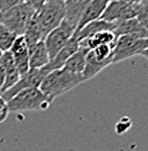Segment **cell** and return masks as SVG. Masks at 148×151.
<instances>
[{
  "mask_svg": "<svg viewBox=\"0 0 148 151\" xmlns=\"http://www.w3.org/2000/svg\"><path fill=\"white\" fill-rule=\"evenodd\" d=\"M113 33L115 37H119L121 35H130V36L138 38L148 37V32L140 24V22L136 20V18L114 22Z\"/></svg>",
  "mask_w": 148,
  "mask_h": 151,
  "instance_id": "obj_11",
  "label": "cell"
},
{
  "mask_svg": "<svg viewBox=\"0 0 148 151\" xmlns=\"http://www.w3.org/2000/svg\"><path fill=\"white\" fill-rule=\"evenodd\" d=\"M78 49H79V42L73 36V37L67 42V44L58 51V54L44 66V69L48 72H50L53 70L62 69L63 65H64V63L67 62V59L70 56H73Z\"/></svg>",
  "mask_w": 148,
  "mask_h": 151,
  "instance_id": "obj_13",
  "label": "cell"
},
{
  "mask_svg": "<svg viewBox=\"0 0 148 151\" xmlns=\"http://www.w3.org/2000/svg\"><path fill=\"white\" fill-rule=\"evenodd\" d=\"M0 65L4 68L5 70V84L0 91V94L4 93L5 91L9 90L12 86H14L20 79V73H19L18 69L15 66V63H14V59L13 56L11 54V51H5V52H1L0 54Z\"/></svg>",
  "mask_w": 148,
  "mask_h": 151,
  "instance_id": "obj_10",
  "label": "cell"
},
{
  "mask_svg": "<svg viewBox=\"0 0 148 151\" xmlns=\"http://www.w3.org/2000/svg\"><path fill=\"white\" fill-rule=\"evenodd\" d=\"M104 30H114V23L113 22H107L105 20L98 19L91 21L89 23H86L83 28H81L79 30L75 32L74 36L78 42H82L84 40L92 37L93 35H96L97 33L104 32Z\"/></svg>",
  "mask_w": 148,
  "mask_h": 151,
  "instance_id": "obj_14",
  "label": "cell"
},
{
  "mask_svg": "<svg viewBox=\"0 0 148 151\" xmlns=\"http://www.w3.org/2000/svg\"><path fill=\"white\" fill-rule=\"evenodd\" d=\"M63 1H64V0H63Z\"/></svg>",
  "mask_w": 148,
  "mask_h": 151,
  "instance_id": "obj_33",
  "label": "cell"
},
{
  "mask_svg": "<svg viewBox=\"0 0 148 151\" xmlns=\"http://www.w3.org/2000/svg\"><path fill=\"white\" fill-rule=\"evenodd\" d=\"M18 35H15L13 32H11L8 28H6L1 22H0V54L8 51L17 38Z\"/></svg>",
  "mask_w": 148,
  "mask_h": 151,
  "instance_id": "obj_21",
  "label": "cell"
},
{
  "mask_svg": "<svg viewBox=\"0 0 148 151\" xmlns=\"http://www.w3.org/2000/svg\"><path fill=\"white\" fill-rule=\"evenodd\" d=\"M49 73L44 68L41 69H29L23 76L20 77L19 81L12 86L9 90L5 91L4 93H1V98L5 101H8L9 99H12L18 92L25 90V88H30V87H40L42 80L44 79V77Z\"/></svg>",
  "mask_w": 148,
  "mask_h": 151,
  "instance_id": "obj_7",
  "label": "cell"
},
{
  "mask_svg": "<svg viewBox=\"0 0 148 151\" xmlns=\"http://www.w3.org/2000/svg\"><path fill=\"white\" fill-rule=\"evenodd\" d=\"M147 48L148 37L138 38L130 35H121L117 37L113 45L112 64L123 62L135 55H140V52Z\"/></svg>",
  "mask_w": 148,
  "mask_h": 151,
  "instance_id": "obj_5",
  "label": "cell"
},
{
  "mask_svg": "<svg viewBox=\"0 0 148 151\" xmlns=\"http://www.w3.org/2000/svg\"><path fill=\"white\" fill-rule=\"evenodd\" d=\"M35 19L40 24L42 34L46 36L65 18V5L63 0H47L46 4L35 12Z\"/></svg>",
  "mask_w": 148,
  "mask_h": 151,
  "instance_id": "obj_3",
  "label": "cell"
},
{
  "mask_svg": "<svg viewBox=\"0 0 148 151\" xmlns=\"http://www.w3.org/2000/svg\"><path fill=\"white\" fill-rule=\"evenodd\" d=\"M109 1H118V0H109Z\"/></svg>",
  "mask_w": 148,
  "mask_h": 151,
  "instance_id": "obj_30",
  "label": "cell"
},
{
  "mask_svg": "<svg viewBox=\"0 0 148 151\" xmlns=\"http://www.w3.org/2000/svg\"><path fill=\"white\" fill-rule=\"evenodd\" d=\"M1 99H2V98H1V95H0V100H1Z\"/></svg>",
  "mask_w": 148,
  "mask_h": 151,
  "instance_id": "obj_31",
  "label": "cell"
},
{
  "mask_svg": "<svg viewBox=\"0 0 148 151\" xmlns=\"http://www.w3.org/2000/svg\"><path fill=\"white\" fill-rule=\"evenodd\" d=\"M88 51H89V49L79 47V49L75 52L74 55L67 59V62L64 63L62 69H64V70H67L69 72H73V73L82 75L83 71H84V68H85Z\"/></svg>",
  "mask_w": 148,
  "mask_h": 151,
  "instance_id": "obj_16",
  "label": "cell"
},
{
  "mask_svg": "<svg viewBox=\"0 0 148 151\" xmlns=\"http://www.w3.org/2000/svg\"><path fill=\"white\" fill-rule=\"evenodd\" d=\"M138 5L130 4L125 0H118V1H109L103 15L102 20H105L107 22H118L123 20H128L136 18L138 14Z\"/></svg>",
  "mask_w": 148,
  "mask_h": 151,
  "instance_id": "obj_8",
  "label": "cell"
},
{
  "mask_svg": "<svg viewBox=\"0 0 148 151\" xmlns=\"http://www.w3.org/2000/svg\"><path fill=\"white\" fill-rule=\"evenodd\" d=\"M84 81L85 79L82 75L69 72L64 69H58L47 73L38 88L50 102H53L57 96L67 93Z\"/></svg>",
  "mask_w": 148,
  "mask_h": 151,
  "instance_id": "obj_1",
  "label": "cell"
},
{
  "mask_svg": "<svg viewBox=\"0 0 148 151\" xmlns=\"http://www.w3.org/2000/svg\"><path fill=\"white\" fill-rule=\"evenodd\" d=\"M125 1H127L130 4H133V5H136V4H140V2H142L145 0H125Z\"/></svg>",
  "mask_w": 148,
  "mask_h": 151,
  "instance_id": "obj_29",
  "label": "cell"
},
{
  "mask_svg": "<svg viewBox=\"0 0 148 151\" xmlns=\"http://www.w3.org/2000/svg\"><path fill=\"white\" fill-rule=\"evenodd\" d=\"M46 1H47V0H25V2L29 4L35 11H38V9L46 4Z\"/></svg>",
  "mask_w": 148,
  "mask_h": 151,
  "instance_id": "obj_25",
  "label": "cell"
},
{
  "mask_svg": "<svg viewBox=\"0 0 148 151\" xmlns=\"http://www.w3.org/2000/svg\"><path fill=\"white\" fill-rule=\"evenodd\" d=\"M109 65H111V62H100L97 58H94L92 52L89 50L88 55H86V62H85V68L82 76L84 77L85 81L88 79H91L96 75H98L99 72H102L105 68H107Z\"/></svg>",
  "mask_w": 148,
  "mask_h": 151,
  "instance_id": "obj_20",
  "label": "cell"
},
{
  "mask_svg": "<svg viewBox=\"0 0 148 151\" xmlns=\"http://www.w3.org/2000/svg\"><path fill=\"white\" fill-rule=\"evenodd\" d=\"M35 9L27 2H21L13 8L0 12V22L15 35H23L28 21L35 14Z\"/></svg>",
  "mask_w": 148,
  "mask_h": 151,
  "instance_id": "obj_4",
  "label": "cell"
},
{
  "mask_svg": "<svg viewBox=\"0 0 148 151\" xmlns=\"http://www.w3.org/2000/svg\"><path fill=\"white\" fill-rule=\"evenodd\" d=\"M136 20L140 22V24L148 32V5L147 0L140 2L138 5V14Z\"/></svg>",
  "mask_w": 148,
  "mask_h": 151,
  "instance_id": "obj_23",
  "label": "cell"
},
{
  "mask_svg": "<svg viewBox=\"0 0 148 151\" xmlns=\"http://www.w3.org/2000/svg\"><path fill=\"white\" fill-rule=\"evenodd\" d=\"M140 56H142L144 58H146V59L148 60V48L147 49H145L144 51H141V52H140Z\"/></svg>",
  "mask_w": 148,
  "mask_h": 151,
  "instance_id": "obj_28",
  "label": "cell"
},
{
  "mask_svg": "<svg viewBox=\"0 0 148 151\" xmlns=\"http://www.w3.org/2000/svg\"><path fill=\"white\" fill-rule=\"evenodd\" d=\"M115 40H117V37H115V35L112 30H104V32L97 33L96 35H93L92 37L79 42V47L92 50V49L97 48L98 45H102V44H114Z\"/></svg>",
  "mask_w": 148,
  "mask_h": 151,
  "instance_id": "obj_18",
  "label": "cell"
},
{
  "mask_svg": "<svg viewBox=\"0 0 148 151\" xmlns=\"http://www.w3.org/2000/svg\"><path fill=\"white\" fill-rule=\"evenodd\" d=\"M90 1L91 0H64V5H65V18L64 19L69 21L70 23L75 24L77 28L81 15Z\"/></svg>",
  "mask_w": 148,
  "mask_h": 151,
  "instance_id": "obj_17",
  "label": "cell"
},
{
  "mask_svg": "<svg viewBox=\"0 0 148 151\" xmlns=\"http://www.w3.org/2000/svg\"><path fill=\"white\" fill-rule=\"evenodd\" d=\"M6 104L9 112L20 113L26 111H44L52 102L38 87H30L18 92Z\"/></svg>",
  "mask_w": 148,
  "mask_h": 151,
  "instance_id": "obj_2",
  "label": "cell"
},
{
  "mask_svg": "<svg viewBox=\"0 0 148 151\" xmlns=\"http://www.w3.org/2000/svg\"><path fill=\"white\" fill-rule=\"evenodd\" d=\"M131 127V122L130 123H127V124H125V123H123L121 121L117 124V127H115V130L118 132V134H123V132H125L128 128Z\"/></svg>",
  "mask_w": 148,
  "mask_h": 151,
  "instance_id": "obj_26",
  "label": "cell"
},
{
  "mask_svg": "<svg viewBox=\"0 0 148 151\" xmlns=\"http://www.w3.org/2000/svg\"><path fill=\"white\" fill-rule=\"evenodd\" d=\"M5 78H6L5 70H4V68L0 65V91H1V88H2V86H4V84H5Z\"/></svg>",
  "mask_w": 148,
  "mask_h": 151,
  "instance_id": "obj_27",
  "label": "cell"
},
{
  "mask_svg": "<svg viewBox=\"0 0 148 151\" xmlns=\"http://www.w3.org/2000/svg\"><path fill=\"white\" fill-rule=\"evenodd\" d=\"M107 4H109V0H91L86 5V7L84 8L75 32L79 30L86 23H89L91 21L100 19L103 13H104V11H105V8H106V6H107Z\"/></svg>",
  "mask_w": 148,
  "mask_h": 151,
  "instance_id": "obj_12",
  "label": "cell"
},
{
  "mask_svg": "<svg viewBox=\"0 0 148 151\" xmlns=\"http://www.w3.org/2000/svg\"><path fill=\"white\" fill-rule=\"evenodd\" d=\"M113 45L114 44H102V45H98L97 48H94L90 51L92 52L94 58H97L98 60H100V62H111L112 64Z\"/></svg>",
  "mask_w": 148,
  "mask_h": 151,
  "instance_id": "obj_22",
  "label": "cell"
},
{
  "mask_svg": "<svg viewBox=\"0 0 148 151\" xmlns=\"http://www.w3.org/2000/svg\"><path fill=\"white\" fill-rule=\"evenodd\" d=\"M147 5H148V0H147Z\"/></svg>",
  "mask_w": 148,
  "mask_h": 151,
  "instance_id": "obj_32",
  "label": "cell"
},
{
  "mask_svg": "<svg viewBox=\"0 0 148 151\" xmlns=\"http://www.w3.org/2000/svg\"><path fill=\"white\" fill-rule=\"evenodd\" d=\"M15 66L18 69L20 76H23L30 68H29V51H28V45L26 43V40L23 35H19L14 40L11 49H9Z\"/></svg>",
  "mask_w": 148,
  "mask_h": 151,
  "instance_id": "obj_9",
  "label": "cell"
},
{
  "mask_svg": "<svg viewBox=\"0 0 148 151\" xmlns=\"http://www.w3.org/2000/svg\"><path fill=\"white\" fill-rule=\"evenodd\" d=\"M76 26L70 23L69 21L63 19V21L53 29L44 38V44L48 50L50 60L58 54V51L67 44V42L73 37Z\"/></svg>",
  "mask_w": 148,
  "mask_h": 151,
  "instance_id": "obj_6",
  "label": "cell"
},
{
  "mask_svg": "<svg viewBox=\"0 0 148 151\" xmlns=\"http://www.w3.org/2000/svg\"><path fill=\"white\" fill-rule=\"evenodd\" d=\"M23 1L25 0H0V12L8 11V9L13 8L14 6L23 2Z\"/></svg>",
  "mask_w": 148,
  "mask_h": 151,
  "instance_id": "obj_24",
  "label": "cell"
},
{
  "mask_svg": "<svg viewBox=\"0 0 148 151\" xmlns=\"http://www.w3.org/2000/svg\"><path fill=\"white\" fill-rule=\"evenodd\" d=\"M28 51H29V68L30 69L44 68L50 62V57L46 48L44 41H40L34 47L29 48Z\"/></svg>",
  "mask_w": 148,
  "mask_h": 151,
  "instance_id": "obj_15",
  "label": "cell"
},
{
  "mask_svg": "<svg viewBox=\"0 0 148 151\" xmlns=\"http://www.w3.org/2000/svg\"><path fill=\"white\" fill-rule=\"evenodd\" d=\"M23 37L26 40V43L28 45V49L34 47L36 43L40 41H44V36L42 34V30L40 28V24L36 21L35 17L33 15V18L28 21L25 32H23Z\"/></svg>",
  "mask_w": 148,
  "mask_h": 151,
  "instance_id": "obj_19",
  "label": "cell"
}]
</instances>
